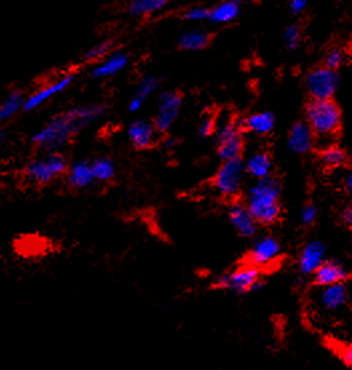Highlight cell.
I'll return each instance as SVG.
<instances>
[{"label":"cell","mask_w":352,"mask_h":370,"mask_svg":"<svg viewBox=\"0 0 352 370\" xmlns=\"http://www.w3.org/2000/svg\"><path fill=\"white\" fill-rule=\"evenodd\" d=\"M105 112L106 106L103 105H85L60 112L33 135L31 142L40 150L56 151L65 148L75 134L89 127Z\"/></svg>","instance_id":"1"},{"label":"cell","mask_w":352,"mask_h":370,"mask_svg":"<svg viewBox=\"0 0 352 370\" xmlns=\"http://www.w3.org/2000/svg\"><path fill=\"white\" fill-rule=\"evenodd\" d=\"M280 184L274 177L256 181L246 193L245 204L258 224L269 226L280 218Z\"/></svg>","instance_id":"2"},{"label":"cell","mask_w":352,"mask_h":370,"mask_svg":"<svg viewBox=\"0 0 352 370\" xmlns=\"http://www.w3.org/2000/svg\"><path fill=\"white\" fill-rule=\"evenodd\" d=\"M67 168V159L62 152L46 151L28 162L24 168V175L34 185H47L66 174Z\"/></svg>","instance_id":"3"},{"label":"cell","mask_w":352,"mask_h":370,"mask_svg":"<svg viewBox=\"0 0 352 370\" xmlns=\"http://www.w3.org/2000/svg\"><path fill=\"white\" fill-rule=\"evenodd\" d=\"M305 115L308 126L317 136H331L340 129L342 112L331 99H312Z\"/></svg>","instance_id":"4"},{"label":"cell","mask_w":352,"mask_h":370,"mask_svg":"<svg viewBox=\"0 0 352 370\" xmlns=\"http://www.w3.org/2000/svg\"><path fill=\"white\" fill-rule=\"evenodd\" d=\"M244 127L235 119H228L216 131V145L220 159L233 161L240 159L244 150Z\"/></svg>","instance_id":"5"},{"label":"cell","mask_w":352,"mask_h":370,"mask_svg":"<svg viewBox=\"0 0 352 370\" xmlns=\"http://www.w3.org/2000/svg\"><path fill=\"white\" fill-rule=\"evenodd\" d=\"M261 285L260 281V269L252 265H242L236 270L226 273L221 277L217 278L215 286L224 290H231L233 293H248L259 289Z\"/></svg>","instance_id":"6"},{"label":"cell","mask_w":352,"mask_h":370,"mask_svg":"<svg viewBox=\"0 0 352 370\" xmlns=\"http://www.w3.org/2000/svg\"><path fill=\"white\" fill-rule=\"evenodd\" d=\"M245 174H246L245 165L241 158L233 161H225L223 165L219 167L213 178V186L220 195L232 198L240 193Z\"/></svg>","instance_id":"7"},{"label":"cell","mask_w":352,"mask_h":370,"mask_svg":"<svg viewBox=\"0 0 352 370\" xmlns=\"http://www.w3.org/2000/svg\"><path fill=\"white\" fill-rule=\"evenodd\" d=\"M183 107V98L176 91H165L161 94L158 98V106L157 112L154 116V126L158 130V132H167L170 129Z\"/></svg>","instance_id":"8"},{"label":"cell","mask_w":352,"mask_h":370,"mask_svg":"<svg viewBox=\"0 0 352 370\" xmlns=\"http://www.w3.org/2000/svg\"><path fill=\"white\" fill-rule=\"evenodd\" d=\"M337 75L326 66L317 67L307 76V90L314 99H331L337 87Z\"/></svg>","instance_id":"9"},{"label":"cell","mask_w":352,"mask_h":370,"mask_svg":"<svg viewBox=\"0 0 352 370\" xmlns=\"http://www.w3.org/2000/svg\"><path fill=\"white\" fill-rule=\"evenodd\" d=\"M74 82V75L67 74L56 78V80L47 83L44 87L39 89L35 93L30 94L26 98L24 112L37 110L42 105L53 99L58 94L63 93Z\"/></svg>","instance_id":"10"},{"label":"cell","mask_w":352,"mask_h":370,"mask_svg":"<svg viewBox=\"0 0 352 370\" xmlns=\"http://www.w3.org/2000/svg\"><path fill=\"white\" fill-rule=\"evenodd\" d=\"M280 256V243L274 237H262L253 245L248 254V265L262 267L272 265Z\"/></svg>","instance_id":"11"},{"label":"cell","mask_w":352,"mask_h":370,"mask_svg":"<svg viewBox=\"0 0 352 370\" xmlns=\"http://www.w3.org/2000/svg\"><path fill=\"white\" fill-rule=\"evenodd\" d=\"M157 134L158 130L156 129L154 123L144 119L133 121L128 127V138L131 145L138 150L151 148L157 141Z\"/></svg>","instance_id":"12"},{"label":"cell","mask_w":352,"mask_h":370,"mask_svg":"<svg viewBox=\"0 0 352 370\" xmlns=\"http://www.w3.org/2000/svg\"><path fill=\"white\" fill-rule=\"evenodd\" d=\"M129 64V56L124 51H112L99 60L92 70L94 79H108L124 71Z\"/></svg>","instance_id":"13"},{"label":"cell","mask_w":352,"mask_h":370,"mask_svg":"<svg viewBox=\"0 0 352 370\" xmlns=\"http://www.w3.org/2000/svg\"><path fill=\"white\" fill-rule=\"evenodd\" d=\"M229 221L242 237H253L258 231L259 224L245 204H232L229 210Z\"/></svg>","instance_id":"14"},{"label":"cell","mask_w":352,"mask_h":370,"mask_svg":"<svg viewBox=\"0 0 352 370\" xmlns=\"http://www.w3.org/2000/svg\"><path fill=\"white\" fill-rule=\"evenodd\" d=\"M66 179L69 186L76 190H82L93 185L95 178L92 164L87 161H76L72 164L67 168Z\"/></svg>","instance_id":"15"},{"label":"cell","mask_w":352,"mask_h":370,"mask_svg":"<svg viewBox=\"0 0 352 370\" xmlns=\"http://www.w3.org/2000/svg\"><path fill=\"white\" fill-rule=\"evenodd\" d=\"M314 131L308 123H296L292 126L288 135V148L297 154H304L310 151L314 145Z\"/></svg>","instance_id":"16"},{"label":"cell","mask_w":352,"mask_h":370,"mask_svg":"<svg viewBox=\"0 0 352 370\" xmlns=\"http://www.w3.org/2000/svg\"><path fill=\"white\" fill-rule=\"evenodd\" d=\"M244 165L246 174L255 178L256 181L271 177V171L274 167L269 154L265 151L253 152L252 155L248 157L246 161H244Z\"/></svg>","instance_id":"17"},{"label":"cell","mask_w":352,"mask_h":370,"mask_svg":"<svg viewBox=\"0 0 352 370\" xmlns=\"http://www.w3.org/2000/svg\"><path fill=\"white\" fill-rule=\"evenodd\" d=\"M323 256H324V246L319 242H312L307 245L299 258V266L300 270L304 274H311L315 273L317 267L323 263Z\"/></svg>","instance_id":"18"},{"label":"cell","mask_w":352,"mask_h":370,"mask_svg":"<svg viewBox=\"0 0 352 370\" xmlns=\"http://www.w3.org/2000/svg\"><path fill=\"white\" fill-rule=\"evenodd\" d=\"M315 282L320 286H333L342 283L347 278V272L334 262H323L315 273Z\"/></svg>","instance_id":"19"},{"label":"cell","mask_w":352,"mask_h":370,"mask_svg":"<svg viewBox=\"0 0 352 370\" xmlns=\"http://www.w3.org/2000/svg\"><path fill=\"white\" fill-rule=\"evenodd\" d=\"M242 127L256 135H267L275 127V116L268 112H255L245 118Z\"/></svg>","instance_id":"20"},{"label":"cell","mask_w":352,"mask_h":370,"mask_svg":"<svg viewBox=\"0 0 352 370\" xmlns=\"http://www.w3.org/2000/svg\"><path fill=\"white\" fill-rule=\"evenodd\" d=\"M240 14V4L233 0H223L209 11V21L213 24H226L233 21Z\"/></svg>","instance_id":"21"},{"label":"cell","mask_w":352,"mask_h":370,"mask_svg":"<svg viewBox=\"0 0 352 370\" xmlns=\"http://www.w3.org/2000/svg\"><path fill=\"white\" fill-rule=\"evenodd\" d=\"M171 0H130L128 12L134 18L151 17L164 10Z\"/></svg>","instance_id":"22"},{"label":"cell","mask_w":352,"mask_h":370,"mask_svg":"<svg viewBox=\"0 0 352 370\" xmlns=\"http://www.w3.org/2000/svg\"><path fill=\"white\" fill-rule=\"evenodd\" d=\"M24 103H26V96L22 91L14 90L7 94L0 103V119L1 121L11 119L20 110H24Z\"/></svg>","instance_id":"23"},{"label":"cell","mask_w":352,"mask_h":370,"mask_svg":"<svg viewBox=\"0 0 352 370\" xmlns=\"http://www.w3.org/2000/svg\"><path fill=\"white\" fill-rule=\"evenodd\" d=\"M210 37L204 30H190L178 39V46L185 51H200L209 44Z\"/></svg>","instance_id":"24"},{"label":"cell","mask_w":352,"mask_h":370,"mask_svg":"<svg viewBox=\"0 0 352 370\" xmlns=\"http://www.w3.org/2000/svg\"><path fill=\"white\" fill-rule=\"evenodd\" d=\"M320 161L328 168H337L346 165L347 154L339 146H328L320 152Z\"/></svg>","instance_id":"25"},{"label":"cell","mask_w":352,"mask_h":370,"mask_svg":"<svg viewBox=\"0 0 352 370\" xmlns=\"http://www.w3.org/2000/svg\"><path fill=\"white\" fill-rule=\"evenodd\" d=\"M94 178L99 182H108L115 175V165L109 158H97L92 162Z\"/></svg>","instance_id":"26"},{"label":"cell","mask_w":352,"mask_h":370,"mask_svg":"<svg viewBox=\"0 0 352 370\" xmlns=\"http://www.w3.org/2000/svg\"><path fill=\"white\" fill-rule=\"evenodd\" d=\"M347 298V290L342 283L327 286V290L323 293L321 299L326 308L335 309L339 308Z\"/></svg>","instance_id":"27"},{"label":"cell","mask_w":352,"mask_h":370,"mask_svg":"<svg viewBox=\"0 0 352 370\" xmlns=\"http://www.w3.org/2000/svg\"><path fill=\"white\" fill-rule=\"evenodd\" d=\"M160 86H161V82H160V79L157 76H145L141 80L137 91H135V95L146 102L153 94L158 91Z\"/></svg>","instance_id":"28"},{"label":"cell","mask_w":352,"mask_h":370,"mask_svg":"<svg viewBox=\"0 0 352 370\" xmlns=\"http://www.w3.org/2000/svg\"><path fill=\"white\" fill-rule=\"evenodd\" d=\"M112 43L108 42V40H103V42H99L97 44L92 46L86 53H85V60L87 62H99L102 60L103 58L109 55L112 53Z\"/></svg>","instance_id":"29"},{"label":"cell","mask_w":352,"mask_h":370,"mask_svg":"<svg viewBox=\"0 0 352 370\" xmlns=\"http://www.w3.org/2000/svg\"><path fill=\"white\" fill-rule=\"evenodd\" d=\"M284 42L290 50H296L301 42V31L299 26H288L284 31Z\"/></svg>","instance_id":"30"},{"label":"cell","mask_w":352,"mask_h":370,"mask_svg":"<svg viewBox=\"0 0 352 370\" xmlns=\"http://www.w3.org/2000/svg\"><path fill=\"white\" fill-rule=\"evenodd\" d=\"M344 63V53L340 49H331L324 59V66L330 70L336 71Z\"/></svg>","instance_id":"31"},{"label":"cell","mask_w":352,"mask_h":370,"mask_svg":"<svg viewBox=\"0 0 352 370\" xmlns=\"http://www.w3.org/2000/svg\"><path fill=\"white\" fill-rule=\"evenodd\" d=\"M209 11L210 8L204 7V6H194L186 10L185 19L189 21H196V23L206 21L209 20Z\"/></svg>","instance_id":"32"},{"label":"cell","mask_w":352,"mask_h":370,"mask_svg":"<svg viewBox=\"0 0 352 370\" xmlns=\"http://www.w3.org/2000/svg\"><path fill=\"white\" fill-rule=\"evenodd\" d=\"M216 131H217V123H216V121L213 118H205L204 121L199 126V134L203 138L212 136L213 134H216Z\"/></svg>","instance_id":"33"},{"label":"cell","mask_w":352,"mask_h":370,"mask_svg":"<svg viewBox=\"0 0 352 370\" xmlns=\"http://www.w3.org/2000/svg\"><path fill=\"white\" fill-rule=\"evenodd\" d=\"M316 218V209L312 204H308L301 211V221L305 224H311L315 222Z\"/></svg>","instance_id":"34"},{"label":"cell","mask_w":352,"mask_h":370,"mask_svg":"<svg viewBox=\"0 0 352 370\" xmlns=\"http://www.w3.org/2000/svg\"><path fill=\"white\" fill-rule=\"evenodd\" d=\"M339 355L342 357V360L352 368V342L347 344V345H342L339 348Z\"/></svg>","instance_id":"35"},{"label":"cell","mask_w":352,"mask_h":370,"mask_svg":"<svg viewBox=\"0 0 352 370\" xmlns=\"http://www.w3.org/2000/svg\"><path fill=\"white\" fill-rule=\"evenodd\" d=\"M144 105H145V100L141 99L140 96H137V95L134 94V95L131 96V99L129 100L128 110H129L130 112H138L142 109Z\"/></svg>","instance_id":"36"},{"label":"cell","mask_w":352,"mask_h":370,"mask_svg":"<svg viewBox=\"0 0 352 370\" xmlns=\"http://www.w3.org/2000/svg\"><path fill=\"white\" fill-rule=\"evenodd\" d=\"M307 7V0H291L290 10L292 14H301Z\"/></svg>","instance_id":"37"},{"label":"cell","mask_w":352,"mask_h":370,"mask_svg":"<svg viewBox=\"0 0 352 370\" xmlns=\"http://www.w3.org/2000/svg\"><path fill=\"white\" fill-rule=\"evenodd\" d=\"M342 221L344 224L352 227V204L351 206H347L343 213H342Z\"/></svg>","instance_id":"38"},{"label":"cell","mask_w":352,"mask_h":370,"mask_svg":"<svg viewBox=\"0 0 352 370\" xmlns=\"http://www.w3.org/2000/svg\"><path fill=\"white\" fill-rule=\"evenodd\" d=\"M346 185H347L349 191H350V193L352 194V173H350V174H349V177H347V179H346Z\"/></svg>","instance_id":"39"},{"label":"cell","mask_w":352,"mask_h":370,"mask_svg":"<svg viewBox=\"0 0 352 370\" xmlns=\"http://www.w3.org/2000/svg\"><path fill=\"white\" fill-rule=\"evenodd\" d=\"M170 139H171V138H167V146H174V142L170 141Z\"/></svg>","instance_id":"40"},{"label":"cell","mask_w":352,"mask_h":370,"mask_svg":"<svg viewBox=\"0 0 352 370\" xmlns=\"http://www.w3.org/2000/svg\"><path fill=\"white\" fill-rule=\"evenodd\" d=\"M233 1H235V3H237V4H241V1H242V0H233Z\"/></svg>","instance_id":"41"}]
</instances>
